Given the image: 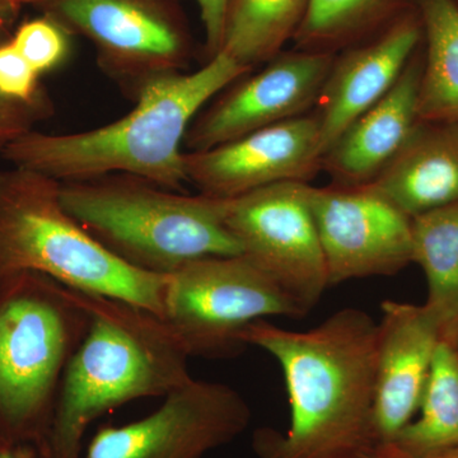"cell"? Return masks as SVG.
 Wrapping results in <instances>:
<instances>
[{"label":"cell","mask_w":458,"mask_h":458,"mask_svg":"<svg viewBox=\"0 0 458 458\" xmlns=\"http://www.w3.org/2000/svg\"><path fill=\"white\" fill-rule=\"evenodd\" d=\"M418 0H310L293 47L333 54L370 40L417 11Z\"/></svg>","instance_id":"18"},{"label":"cell","mask_w":458,"mask_h":458,"mask_svg":"<svg viewBox=\"0 0 458 458\" xmlns=\"http://www.w3.org/2000/svg\"><path fill=\"white\" fill-rule=\"evenodd\" d=\"M328 285L391 276L412 262L411 218L372 186L310 185Z\"/></svg>","instance_id":"12"},{"label":"cell","mask_w":458,"mask_h":458,"mask_svg":"<svg viewBox=\"0 0 458 458\" xmlns=\"http://www.w3.org/2000/svg\"><path fill=\"white\" fill-rule=\"evenodd\" d=\"M0 458H38L32 452L9 445L0 438Z\"/></svg>","instance_id":"28"},{"label":"cell","mask_w":458,"mask_h":458,"mask_svg":"<svg viewBox=\"0 0 458 458\" xmlns=\"http://www.w3.org/2000/svg\"><path fill=\"white\" fill-rule=\"evenodd\" d=\"M377 324L375 451L390 447L417 417L434 354L442 340L438 319L423 304L385 301Z\"/></svg>","instance_id":"14"},{"label":"cell","mask_w":458,"mask_h":458,"mask_svg":"<svg viewBox=\"0 0 458 458\" xmlns=\"http://www.w3.org/2000/svg\"><path fill=\"white\" fill-rule=\"evenodd\" d=\"M311 183H274L229 199L227 225L245 258L304 313L311 311L328 288L309 189Z\"/></svg>","instance_id":"9"},{"label":"cell","mask_w":458,"mask_h":458,"mask_svg":"<svg viewBox=\"0 0 458 458\" xmlns=\"http://www.w3.org/2000/svg\"><path fill=\"white\" fill-rule=\"evenodd\" d=\"M33 0H0V22H9L23 4H32Z\"/></svg>","instance_id":"27"},{"label":"cell","mask_w":458,"mask_h":458,"mask_svg":"<svg viewBox=\"0 0 458 458\" xmlns=\"http://www.w3.org/2000/svg\"><path fill=\"white\" fill-rule=\"evenodd\" d=\"M309 3L310 0H231L221 51L250 71L267 64L293 40Z\"/></svg>","instance_id":"22"},{"label":"cell","mask_w":458,"mask_h":458,"mask_svg":"<svg viewBox=\"0 0 458 458\" xmlns=\"http://www.w3.org/2000/svg\"><path fill=\"white\" fill-rule=\"evenodd\" d=\"M250 421L249 403L234 388L192 378L148 417L101 428L84 458H204L245 433Z\"/></svg>","instance_id":"10"},{"label":"cell","mask_w":458,"mask_h":458,"mask_svg":"<svg viewBox=\"0 0 458 458\" xmlns=\"http://www.w3.org/2000/svg\"><path fill=\"white\" fill-rule=\"evenodd\" d=\"M0 25H7V22H0Z\"/></svg>","instance_id":"31"},{"label":"cell","mask_w":458,"mask_h":458,"mask_svg":"<svg viewBox=\"0 0 458 458\" xmlns=\"http://www.w3.org/2000/svg\"><path fill=\"white\" fill-rule=\"evenodd\" d=\"M423 38L417 9L376 38L336 54L312 110L322 156L357 117L387 95Z\"/></svg>","instance_id":"15"},{"label":"cell","mask_w":458,"mask_h":458,"mask_svg":"<svg viewBox=\"0 0 458 458\" xmlns=\"http://www.w3.org/2000/svg\"><path fill=\"white\" fill-rule=\"evenodd\" d=\"M250 69L221 53L190 73L157 78L140 90L122 119L92 131L47 134L32 131L3 158L59 182L126 174L180 191L188 182L183 140L199 113Z\"/></svg>","instance_id":"2"},{"label":"cell","mask_w":458,"mask_h":458,"mask_svg":"<svg viewBox=\"0 0 458 458\" xmlns=\"http://www.w3.org/2000/svg\"><path fill=\"white\" fill-rule=\"evenodd\" d=\"M188 182L200 194L234 199L274 183L311 182L322 171L315 114L276 123L199 152H185Z\"/></svg>","instance_id":"13"},{"label":"cell","mask_w":458,"mask_h":458,"mask_svg":"<svg viewBox=\"0 0 458 458\" xmlns=\"http://www.w3.org/2000/svg\"><path fill=\"white\" fill-rule=\"evenodd\" d=\"M423 44L385 98L354 120L322 156V171L337 186H367L399 153L419 122Z\"/></svg>","instance_id":"16"},{"label":"cell","mask_w":458,"mask_h":458,"mask_svg":"<svg viewBox=\"0 0 458 458\" xmlns=\"http://www.w3.org/2000/svg\"><path fill=\"white\" fill-rule=\"evenodd\" d=\"M369 186L409 218L458 203V125L419 120Z\"/></svg>","instance_id":"17"},{"label":"cell","mask_w":458,"mask_h":458,"mask_svg":"<svg viewBox=\"0 0 458 458\" xmlns=\"http://www.w3.org/2000/svg\"><path fill=\"white\" fill-rule=\"evenodd\" d=\"M458 445V346L441 340L417 417L385 451L384 458H427Z\"/></svg>","instance_id":"20"},{"label":"cell","mask_w":458,"mask_h":458,"mask_svg":"<svg viewBox=\"0 0 458 458\" xmlns=\"http://www.w3.org/2000/svg\"><path fill=\"white\" fill-rule=\"evenodd\" d=\"M229 2L231 0H195L205 33V60L212 59L221 51Z\"/></svg>","instance_id":"26"},{"label":"cell","mask_w":458,"mask_h":458,"mask_svg":"<svg viewBox=\"0 0 458 458\" xmlns=\"http://www.w3.org/2000/svg\"><path fill=\"white\" fill-rule=\"evenodd\" d=\"M21 273L165 316L170 276L117 259L65 209L59 181L12 165L0 171V282Z\"/></svg>","instance_id":"5"},{"label":"cell","mask_w":458,"mask_h":458,"mask_svg":"<svg viewBox=\"0 0 458 458\" xmlns=\"http://www.w3.org/2000/svg\"><path fill=\"white\" fill-rule=\"evenodd\" d=\"M93 45L99 69L134 101L150 81L183 73L195 40L181 0H33Z\"/></svg>","instance_id":"7"},{"label":"cell","mask_w":458,"mask_h":458,"mask_svg":"<svg viewBox=\"0 0 458 458\" xmlns=\"http://www.w3.org/2000/svg\"><path fill=\"white\" fill-rule=\"evenodd\" d=\"M334 57L293 47L283 50L259 71L241 75L195 117L183 149H210L312 113Z\"/></svg>","instance_id":"11"},{"label":"cell","mask_w":458,"mask_h":458,"mask_svg":"<svg viewBox=\"0 0 458 458\" xmlns=\"http://www.w3.org/2000/svg\"><path fill=\"white\" fill-rule=\"evenodd\" d=\"M427 458H458V445H456V447L450 448V450L439 452V454H433V456Z\"/></svg>","instance_id":"29"},{"label":"cell","mask_w":458,"mask_h":458,"mask_svg":"<svg viewBox=\"0 0 458 458\" xmlns=\"http://www.w3.org/2000/svg\"><path fill=\"white\" fill-rule=\"evenodd\" d=\"M89 313L49 276L0 282V438L44 458L66 367Z\"/></svg>","instance_id":"6"},{"label":"cell","mask_w":458,"mask_h":458,"mask_svg":"<svg viewBox=\"0 0 458 458\" xmlns=\"http://www.w3.org/2000/svg\"><path fill=\"white\" fill-rule=\"evenodd\" d=\"M5 38V25H0V42ZM53 113L50 99L21 102L5 98L0 93V157L7 148L27 132L35 131V125Z\"/></svg>","instance_id":"25"},{"label":"cell","mask_w":458,"mask_h":458,"mask_svg":"<svg viewBox=\"0 0 458 458\" xmlns=\"http://www.w3.org/2000/svg\"><path fill=\"white\" fill-rule=\"evenodd\" d=\"M73 292L89 313V327L66 367L44 458H82L96 419L131 401L167 396L192 379L189 352L164 318Z\"/></svg>","instance_id":"3"},{"label":"cell","mask_w":458,"mask_h":458,"mask_svg":"<svg viewBox=\"0 0 458 458\" xmlns=\"http://www.w3.org/2000/svg\"><path fill=\"white\" fill-rule=\"evenodd\" d=\"M40 74L17 50L11 38L0 42V93L21 102L47 98L38 82Z\"/></svg>","instance_id":"24"},{"label":"cell","mask_w":458,"mask_h":458,"mask_svg":"<svg viewBox=\"0 0 458 458\" xmlns=\"http://www.w3.org/2000/svg\"><path fill=\"white\" fill-rule=\"evenodd\" d=\"M377 324L369 313L344 309L309 331L265 319L243 330L247 346L278 360L291 405L285 433L260 428L258 458H358L373 454Z\"/></svg>","instance_id":"1"},{"label":"cell","mask_w":458,"mask_h":458,"mask_svg":"<svg viewBox=\"0 0 458 458\" xmlns=\"http://www.w3.org/2000/svg\"><path fill=\"white\" fill-rule=\"evenodd\" d=\"M412 262L427 279V302L442 340L458 346V203L411 218Z\"/></svg>","instance_id":"19"},{"label":"cell","mask_w":458,"mask_h":458,"mask_svg":"<svg viewBox=\"0 0 458 458\" xmlns=\"http://www.w3.org/2000/svg\"><path fill=\"white\" fill-rule=\"evenodd\" d=\"M358 458H384V457L378 456V454H364V456H360Z\"/></svg>","instance_id":"30"},{"label":"cell","mask_w":458,"mask_h":458,"mask_svg":"<svg viewBox=\"0 0 458 458\" xmlns=\"http://www.w3.org/2000/svg\"><path fill=\"white\" fill-rule=\"evenodd\" d=\"M65 209L134 269L171 276L189 262L242 254L229 199L185 195L126 174L60 182Z\"/></svg>","instance_id":"4"},{"label":"cell","mask_w":458,"mask_h":458,"mask_svg":"<svg viewBox=\"0 0 458 458\" xmlns=\"http://www.w3.org/2000/svg\"><path fill=\"white\" fill-rule=\"evenodd\" d=\"M417 8L424 31L419 120L458 125V2L418 0Z\"/></svg>","instance_id":"21"},{"label":"cell","mask_w":458,"mask_h":458,"mask_svg":"<svg viewBox=\"0 0 458 458\" xmlns=\"http://www.w3.org/2000/svg\"><path fill=\"white\" fill-rule=\"evenodd\" d=\"M168 276L164 319L190 357L236 358L252 322L306 316L243 255L199 259Z\"/></svg>","instance_id":"8"},{"label":"cell","mask_w":458,"mask_h":458,"mask_svg":"<svg viewBox=\"0 0 458 458\" xmlns=\"http://www.w3.org/2000/svg\"><path fill=\"white\" fill-rule=\"evenodd\" d=\"M11 41L40 75L62 65L71 51V35L44 14L18 27Z\"/></svg>","instance_id":"23"}]
</instances>
